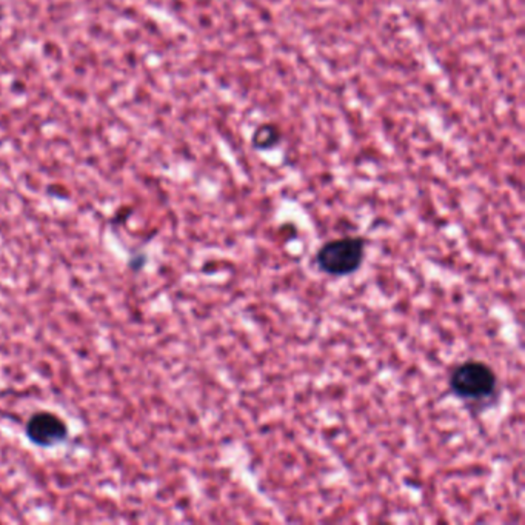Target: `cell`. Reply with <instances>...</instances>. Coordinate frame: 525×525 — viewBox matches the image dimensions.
<instances>
[{
	"instance_id": "1",
	"label": "cell",
	"mask_w": 525,
	"mask_h": 525,
	"mask_svg": "<svg viewBox=\"0 0 525 525\" xmlns=\"http://www.w3.org/2000/svg\"><path fill=\"white\" fill-rule=\"evenodd\" d=\"M450 390L456 398L467 402L490 400L498 390V378L490 365L480 361H467L450 374Z\"/></svg>"
},
{
	"instance_id": "2",
	"label": "cell",
	"mask_w": 525,
	"mask_h": 525,
	"mask_svg": "<svg viewBox=\"0 0 525 525\" xmlns=\"http://www.w3.org/2000/svg\"><path fill=\"white\" fill-rule=\"evenodd\" d=\"M365 241L362 238L334 239L323 243L316 254V265L322 273L341 278L358 272L364 262Z\"/></svg>"
},
{
	"instance_id": "3",
	"label": "cell",
	"mask_w": 525,
	"mask_h": 525,
	"mask_svg": "<svg viewBox=\"0 0 525 525\" xmlns=\"http://www.w3.org/2000/svg\"><path fill=\"white\" fill-rule=\"evenodd\" d=\"M66 427L57 416L50 413H39L33 416L28 424V436L35 444H57L65 438Z\"/></svg>"
},
{
	"instance_id": "4",
	"label": "cell",
	"mask_w": 525,
	"mask_h": 525,
	"mask_svg": "<svg viewBox=\"0 0 525 525\" xmlns=\"http://www.w3.org/2000/svg\"><path fill=\"white\" fill-rule=\"evenodd\" d=\"M279 132L278 128L273 125L261 126L258 133L254 134V145L258 148L273 147L274 144L278 142Z\"/></svg>"
}]
</instances>
